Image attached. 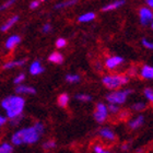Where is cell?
Returning a JSON list of instances; mask_svg holds the SVG:
<instances>
[{
  "label": "cell",
  "instance_id": "obj_37",
  "mask_svg": "<svg viewBox=\"0 0 153 153\" xmlns=\"http://www.w3.org/2000/svg\"><path fill=\"white\" fill-rule=\"evenodd\" d=\"M128 146L127 144H124V146H123V147H121V149H123V150H128Z\"/></svg>",
  "mask_w": 153,
  "mask_h": 153
},
{
  "label": "cell",
  "instance_id": "obj_15",
  "mask_svg": "<svg viewBox=\"0 0 153 153\" xmlns=\"http://www.w3.org/2000/svg\"><path fill=\"white\" fill-rule=\"evenodd\" d=\"M18 20H19V16H12V18H10V19L8 20V21H7L2 26H1V29L0 30H1L2 32H7L8 30L11 29V27H12V26L18 22Z\"/></svg>",
  "mask_w": 153,
  "mask_h": 153
},
{
  "label": "cell",
  "instance_id": "obj_17",
  "mask_svg": "<svg viewBox=\"0 0 153 153\" xmlns=\"http://www.w3.org/2000/svg\"><path fill=\"white\" fill-rule=\"evenodd\" d=\"M95 16H96L94 12H86V13H84V14H82V16H80L78 21L81 23H88V22L93 21V20L95 19Z\"/></svg>",
  "mask_w": 153,
  "mask_h": 153
},
{
  "label": "cell",
  "instance_id": "obj_31",
  "mask_svg": "<svg viewBox=\"0 0 153 153\" xmlns=\"http://www.w3.org/2000/svg\"><path fill=\"white\" fill-rule=\"evenodd\" d=\"M141 43H142V45H143L146 48H148V49H152V48H153V44H152V43H151V42H148L146 38H143Z\"/></svg>",
  "mask_w": 153,
  "mask_h": 153
},
{
  "label": "cell",
  "instance_id": "obj_18",
  "mask_svg": "<svg viewBox=\"0 0 153 153\" xmlns=\"http://www.w3.org/2000/svg\"><path fill=\"white\" fill-rule=\"evenodd\" d=\"M25 59H21V60H14V61H9L3 66V69H12V68L20 67L25 64Z\"/></svg>",
  "mask_w": 153,
  "mask_h": 153
},
{
  "label": "cell",
  "instance_id": "obj_7",
  "mask_svg": "<svg viewBox=\"0 0 153 153\" xmlns=\"http://www.w3.org/2000/svg\"><path fill=\"white\" fill-rule=\"evenodd\" d=\"M124 62V58L120 56H113V57L107 58L105 60V66L108 69H115L116 67L120 66Z\"/></svg>",
  "mask_w": 153,
  "mask_h": 153
},
{
  "label": "cell",
  "instance_id": "obj_13",
  "mask_svg": "<svg viewBox=\"0 0 153 153\" xmlns=\"http://www.w3.org/2000/svg\"><path fill=\"white\" fill-rule=\"evenodd\" d=\"M140 74L144 79H152L153 78V68L149 65H144L143 67L141 68Z\"/></svg>",
  "mask_w": 153,
  "mask_h": 153
},
{
  "label": "cell",
  "instance_id": "obj_35",
  "mask_svg": "<svg viewBox=\"0 0 153 153\" xmlns=\"http://www.w3.org/2000/svg\"><path fill=\"white\" fill-rule=\"evenodd\" d=\"M6 123H7V118L0 114V127H2L3 125L6 124Z\"/></svg>",
  "mask_w": 153,
  "mask_h": 153
},
{
  "label": "cell",
  "instance_id": "obj_38",
  "mask_svg": "<svg viewBox=\"0 0 153 153\" xmlns=\"http://www.w3.org/2000/svg\"><path fill=\"white\" fill-rule=\"evenodd\" d=\"M43 1H46V0H39V2H43Z\"/></svg>",
  "mask_w": 153,
  "mask_h": 153
},
{
  "label": "cell",
  "instance_id": "obj_29",
  "mask_svg": "<svg viewBox=\"0 0 153 153\" xmlns=\"http://www.w3.org/2000/svg\"><path fill=\"white\" fill-rule=\"evenodd\" d=\"M66 44H67V42H66L65 38H58L57 41H56V47H58V48L65 47Z\"/></svg>",
  "mask_w": 153,
  "mask_h": 153
},
{
  "label": "cell",
  "instance_id": "obj_4",
  "mask_svg": "<svg viewBox=\"0 0 153 153\" xmlns=\"http://www.w3.org/2000/svg\"><path fill=\"white\" fill-rule=\"evenodd\" d=\"M132 90L128 89V90H124V91H116V92H112L107 94L106 96V100L108 101L109 103H113V104H124L127 100L128 95L131 94Z\"/></svg>",
  "mask_w": 153,
  "mask_h": 153
},
{
  "label": "cell",
  "instance_id": "obj_6",
  "mask_svg": "<svg viewBox=\"0 0 153 153\" xmlns=\"http://www.w3.org/2000/svg\"><path fill=\"white\" fill-rule=\"evenodd\" d=\"M139 16H140V22L142 25H149L151 24L152 26V19H153V13L150 10V8H141L139 11Z\"/></svg>",
  "mask_w": 153,
  "mask_h": 153
},
{
  "label": "cell",
  "instance_id": "obj_2",
  "mask_svg": "<svg viewBox=\"0 0 153 153\" xmlns=\"http://www.w3.org/2000/svg\"><path fill=\"white\" fill-rule=\"evenodd\" d=\"M25 106V100L19 95H11L2 100L1 107L7 112V116L10 119L18 118L22 114Z\"/></svg>",
  "mask_w": 153,
  "mask_h": 153
},
{
  "label": "cell",
  "instance_id": "obj_23",
  "mask_svg": "<svg viewBox=\"0 0 153 153\" xmlns=\"http://www.w3.org/2000/svg\"><path fill=\"white\" fill-rule=\"evenodd\" d=\"M76 99L81 101V102H90L92 100V96L88 95V94H76Z\"/></svg>",
  "mask_w": 153,
  "mask_h": 153
},
{
  "label": "cell",
  "instance_id": "obj_34",
  "mask_svg": "<svg viewBox=\"0 0 153 153\" xmlns=\"http://www.w3.org/2000/svg\"><path fill=\"white\" fill-rule=\"evenodd\" d=\"M39 6V1H37V0H34V1H32V2L30 3V9H36L37 7Z\"/></svg>",
  "mask_w": 153,
  "mask_h": 153
},
{
  "label": "cell",
  "instance_id": "obj_28",
  "mask_svg": "<svg viewBox=\"0 0 153 153\" xmlns=\"http://www.w3.org/2000/svg\"><path fill=\"white\" fill-rule=\"evenodd\" d=\"M144 95H146V97H147L149 101H151V102L153 101V91H152V89L148 88V89L144 90Z\"/></svg>",
  "mask_w": 153,
  "mask_h": 153
},
{
  "label": "cell",
  "instance_id": "obj_22",
  "mask_svg": "<svg viewBox=\"0 0 153 153\" xmlns=\"http://www.w3.org/2000/svg\"><path fill=\"white\" fill-rule=\"evenodd\" d=\"M66 80L69 83H76L80 81V76H78V74H67Z\"/></svg>",
  "mask_w": 153,
  "mask_h": 153
},
{
  "label": "cell",
  "instance_id": "obj_27",
  "mask_svg": "<svg viewBox=\"0 0 153 153\" xmlns=\"http://www.w3.org/2000/svg\"><path fill=\"white\" fill-rule=\"evenodd\" d=\"M107 109H108V112L113 113V114H116V113H118V111H119V107L117 106V104L111 103L109 106H107Z\"/></svg>",
  "mask_w": 153,
  "mask_h": 153
},
{
  "label": "cell",
  "instance_id": "obj_26",
  "mask_svg": "<svg viewBox=\"0 0 153 153\" xmlns=\"http://www.w3.org/2000/svg\"><path fill=\"white\" fill-rule=\"evenodd\" d=\"M55 147H56V142L53 140L47 141V142H45V143L43 144V148H44L45 150H51V149H54Z\"/></svg>",
  "mask_w": 153,
  "mask_h": 153
},
{
  "label": "cell",
  "instance_id": "obj_30",
  "mask_svg": "<svg viewBox=\"0 0 153 153\" xmlns=\"http://www.w3.org/2000/svg\"><path fill=\"white\" fill-rule=\"evenodd\" d=\"M24 80H25V74H20L19 76H18L16 79H14V83H16V84H20V83L23 82Z\"/></svg>",
  "mask_w": 153,
  "mask_h": 153
},
{
  "label": "cell",
  "instance_id": "obj_24",
  "mask_svg": "<svg viewBox=\"0 0 153 153\" xmlns=\"http://www.w3.org/2000/svg\"><path fill=\"white\" fill-rule=\"evenodd\" d=\"M146 106H147L146 105V103L139 102V103H136V104L132 105V109H134V111H137V112H140V111L146 108Z\"/></svg>",
  "mask_w": 153,
  "mask_h": 153
},
{
  "label": "cell",
  "instance_id": "obj_25",
  "mask_svg": "<svg viewBox=\"0 0 153 153\" xmlns=\"http://www.w3.org/2000/svg\"><path fill=\"white\" fill-rule=\"evenodd\" d=\"M16 2V0H7L6 2L2 4V6H0V10L8 9V8H10V7L12 6V4H14Z\"/></svg>",
  "mask_w": 153,
  "mask_h": 153
},
{
  "label": "cell",
  "instance_id": "obj_21",
  "mask_svg": "<svg viewBox=\"0 0 153 153\" xmlns=\"http://www.w3.org/2000/svg\"><path fill=\"white\" fill-rule=\"evenodd\" d=\"M13 151V147L9 143H2L0 146V153H11Z\"/></svg>",
  "mask_w": 153,
  "mask_h": 153
},
{
  "label": "cell",
  "instance_id": "obj_32",
  "mask_svg": "<svg viewBox=\"0 0 153 153\" xmlns=\"http://www.w3.org/2000/svg\"><path fill=\"white\" fill-rule=\"evenodd\" d=\"M42 31H43V33H49L51 31V25L49 24V23H46V24H44L43 25V29H42Z\"/></svg>",
  "mask_w": 153,
  "mask_h": 153
},
{
  "label": "cell",
  "instance_id": "obj_1",
  "mask_svg": "<svg viewBox=\"0 0 153 153\" xmlns=\"http://www.w3.org/2000/svg\"><path fill=\"white\" fill-rule=\"evenodd\" d=\"M44 131V126L42 123H36L33 127L24 128L21 130L16 131L11 138V142L14 146H20V144L26 143L32 144L35 143L39 140L42 134Z\"/></svg>",
  "mask_w": 153,
  "mask_h": 153
},
{
  "label": "cell",
  "instance_id": "obj_19",
  "mask_svg": "<svg viewBox=\"0 0 153 153\" xmlns=\"http://www.w3.org/2000/svg\"><path fill=\"white\" fill-rule=\"evenodd\" d=\"M76 2H78V0H66L64 2H59V3H57V4H55V9H57V10L64 9V8H67V7L74 6Z\"/></svg>",
  "mask_w": 153,
  "mask_h": 153
},
{
  "label": "cell",
  "instance_id": "obj_11",
  "mask_svg": "<svg viewBox=\"0 0 153 153\" xmlns=\"http://www.w3.org/2000/svg\"><path fill=\"white\" fill-rule=\"evenodd\" d=\"M125 2H126L125 0H116V1H113V2L104 6L102 10L103 11H112V10L118 9V8H120L121 6H124Z\"/></svg>",
  "mask_w": 153,
  "mask_h": 153
},
{
  "label": "cell",
  "instance_id": "obj_33",
  "mask_svg": "<svg viewBox=\"0 0 153 153\" xmlns=\"http://www.w3.org/2000/svg\"><path fill=\"white\" fill-rule=\"evenodd\" d=\"M93 150H94V152L96 153H104V152H107V151L104 149V148H102L101 146H95V147L93 148Z\"/></svg>",
  "mask_w": 153,
  "mask_h": 153
},
{
  "label": "cell",
  "instance_id": "obj_16",
  "mask_svg": "<svg viewBox=\"0 0 153 153\" xmlns=\"http://www.w3.org/2000/svg\"><path fill=\"white\" fill-rule=\"evenodd\" d=\"M48 60L51 61V62H54V64H58L60 65L64 62V56L60 54V53H51L49 55V57H48Z\"/></svg>",
  "mask_w": 153,
  "mask_h": 153
},
{
  "label": "cell",
  "instance_id": "obj_3",
  "mask_svg": "<svg viewBox=\"0 0 153 153\" xmlns=\"http://www.w3.org/2000/svg\"><path fill=\"white\" fill-rule=\"evenodd\" d=\"M129 78L125 74H112V76H105L103 78L102 82L107 89L114 90L120 88L126 83H128Z\"/></svg>",
  "mask_w": 153,
  "mask_h": 153
},
{
  "label": "cell",
  "instance_id": "obj_20",
  "mask_svg": "<svg viewBox=\"0 0 153 153\" xmlns=\"http://www.w3.org/2000/svg\"><path fill=\"white\" fill-rule=\"evenodd\" d=\"M68 103H69V95L66 94V93H62L59 95L58 97V104L61 106V107H66L68 105Z\"/></svg>",
  "mask_w": 153,
  "mask_h": 153
},
{
  "label": "cell",
  "instance_id": "obj_14",
  "mask_svg": "<svg viewBox=\"0 0 153 153\" xmlns=\"http://www.w3.org/2000/svg\"><path fill=\"white\" fill-rule=\"evenodd\" d=\"M143 123H144V117L142 115H139L138 117H136L134 119H132L129 123V127H130V129H137V128L141 127L143 125Z\"/></svg>",
  "mask_w": 153,
  "mask_h": 153
},
{
  "label": "cell",
  "instance_id": "obj_12",
  "mask_svg": "<svg viewBox=\"0 0 153 153\" xmlns=\"http://www.w3.org/2000/svg\"><path fill=\"white\" fill-rule=\"evenodd\" d=\"M16 92L18 94H35L36 90L32 86H27V85H18L16 89Z\"/></svg>",
  "mask_w": 153,
  "mask_h": 153
},
{
  "label": "cell",
  "instance_id": "obj_5",
  "mask_svg": "<svg viewBox=\"0 0 153 153\" xmlns=\"http://www.w3.org/2000/svg\"><path fill=\"white\" fill-rule=\"evenodd\" d=\"M107 115H108V109H107V106L103 103H97L96 105V109L94 112V118L95 120L100 124H102L107 119Z\"/></svg>",
  "mask_w": 153,
  "mask_h": 153
},
{
  "label": "cell",
  "instance_id": "obj_9",
  "mask_svg": "<svg viewBox=\"0 0 153 153\" xmlns=\"http://www.w3.org/2000/svg\"><path fill=\"white\" fill-rule=\"evenodd\" d=\"M99 134L101 137H103L104 139L108 141H114L116 139V136H115L114 131L111 130L109 128H102L101 130L99 131Z\"/></svg>",
  "mask_w": 153,
  "mask_h": 153
},
{
  "label": "cell",
  "instance_id": "obj_36",
  "mask_svg": "<svg viewBox=\"0 0 153 153\" xmlns=\"http://www.w3.org/2000/svg\"><path fill=\"white\" fill-rule=\"evenodd\" d=\"M146 2H147V3H148V6L151 7V8L153 7V0H146Z\"/></svg>",
  "mask_w": 153,
  "mask_h": 153
},
{
  "label": "cell",
  "instance_id": "obj_8",
  "mask_svg": "<svg viewBox=\"0 0 153 153\" xmlns=\"http://www.w3.org/2000/svg\"><path fill=\"white\" fill-rule=\"evenodd\" d=\"M44 67L41 65V62L37 60L33 61L32 65H31V67H30V74H32V76H37V74H41L44 72Z\"/></svg>",
  "mask_w": 153,
  "mask_h": 153
},
{
  "label": "cell",
  "instance_id": "obj_10",
  "mask_svg": "<svg viewBox=\"0 0 153 153\" xmlns=\"http://www.w3.org/2000/svg\"><path fill=\"white\" fill-rule=\"evenodd\" d=\"M21 42V37L19 35H12L10 36L6 42V48L7 49H13L16 45Z\"/></svg>",
  "mask_w": 153,
  "mask_h": 153
}]
</instances>
